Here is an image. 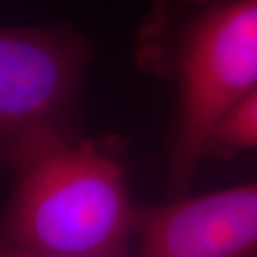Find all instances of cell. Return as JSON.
<instances>
[{"instance_id": "obj_4", "label": "cell", "mask_w": 257, "mask_h": 257, "mask_svg": "<svg viewBox=\"0 0 257 257\" xmlns=\"http://www.w3.org/2000/svg\"><path fill=\"white\" fill-rule=\"evenodd\" d=\"M144 257H255L257 181L142 207Z\"/></svg>"}, {"instance_id": "obj_5", "label": "cell", "mask_w": 257, "mask_h": 257, "mask_svg": "<svg viewBox=\"0 0 257 257\" xmlns=\"http://www.w3.org/2000/svg\"><path fill=\"white\" fill-rule=\"evenodd\" d=\"M247 151H257V87L214 128L205 146V159L230 161Z\"/></svg>"}, {"instance_id": "obj_3", "label": "cell", "mask_w": 257, "mask_h": 257, "mask_svg": "<svg viewBox=\"0 0 257 257\" xmlns=\"http://www.w3.org/2000/svg\"><path fill=\"white\" fill-rule=\"evenodd\" d=\"M95 55L70 25L5 27L0 34V159L24 164L85 137L80 92Z\"/></svg>"}, {"instance_id": "obj_1", "label": "cell", "mask_w": 257, "mask_h": 257, "mask_svg": "<svg viewBox=\"0 0 257 257\" xmlns=\"http://www.w3.org/2000/svg\"><path fill=\"white\" fill-rule=\"evenodd\" d=\"M132 55L177 90L167 189L184 199L214 128L257 87V0H152Z\"/></svg>"}, {"instance_id": "obj_6", "label": "cell", "mask_w": 257, "mask_h": 257, "mask_svg": "<svg viewBox=\"0 0 257 257\" xmlns=\"http://www.w3.org/2000/svg\"><path fill=\"white\" fill-rule=\"evenodd\" d=\"M0 257H84V255H59V254H39V252H20V250H9L2 249ZM124 257H144L142 254L139 255H124Z\"/></svg>"}, {"instance_id": "obj_2", "label": "cell", "mask_w": 257, "mask_h": 257, "mask_svg": "<svg viewBox=\"0 0 257 257\" xmlns=\"http://www.w3.org/2000/svg\"><path fill=\"white\" fill-rule=\"evenodd\" d=\"M125 142L84 137L15 171L2 222V249L124 257L139 237L142 207L128 197Z\"/></svg>"}]
</instances>
